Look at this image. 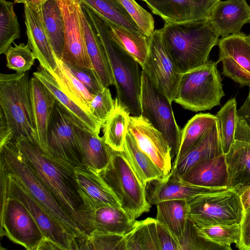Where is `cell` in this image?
<instances>
[{
  "label": "cell",
  "instance_id": "cell-51",
  "mask_svg": "<svg viewBox=\"0 0 250 250\" xmlns=\"http://www.w3.org/2000/svg\"><path fill=\"white\" fill-rule=\"evenodd\" d=\"M238 115L242 117L250 127V101L248 97L238 110Z\"/></svg>",
  "mask_w": 250,
  "mask_h": 250
},
{
  "label": "cell",
  "instance_id": "cell-47",
  "mask_svg": "<svg viewBox=\"0 0 250 250\" xmlns=\"http://www.w3.org/2000/svg\"><path fill=\"white\" fill-rule=\"evenodd\" d=\"M63 62L92 95H95L104 88V86L94 68L76 66Z\"/></svg>",
  "mask_w": 250,
  "mask_h": 250
},
{
  "label": "cell",
  "instance_id": "cell-35",
  "mask_svg": "<svg viewBox=\"0 0 250 250\" xmlns=\"http://www.w3.org/2000/svg\"><path fill=\"white\" fill-rule=\"evenodd\" d=\"M55 58L57 67L54 71H49L54 76L63 91L78 104L91 113L89 105L94 96L70 72L61 59L55 55Z\"/></svg>",
  "mask_w": 250,
  "mask_h": 250
},
{
  "label": "cell",
  "instance_id": "cell-12",
  "mask_svg": "<svg viewBox=\"0 0 250 250\" xmlns=\"http://www.w3.org/2000/svg\"><path fill=\"white\" fill-rule=\"evenodd\" d=\"M76 120L56 100L47 130L45 152L75 168H82L74 128Z\"/></svg>",
  "mask_w": 250,
  "mask_h": 250
},
{
  "label": "cell",
  "instance_id": "cell-10",
  "mask_svg": "<svg viewBox=\"0 0 250 250\" xmlns=\"http://www.w3.org/2000/svg\"><path fill=\"white\" fill-rule=\"evenodd\" d=\"M0 223L1 237L6 236L27 250H43L48 241L26 206L17 198L7 196L1 206Z\"/></svg>",
  "mask_w": 250,
  "mask_h": 250
},
{
  "label": "cell",
  "instance_id": "cell-6",
  "mask_svg": "<svg viewBox=\"0 0 250 250\" xmlns=\"http://www.w3.org/2000/svg\"><path fill=\"white\" fill-rule=\"evenodd\" d=\"M224 95L217 62L208 60L182 73L174 101L184 109L197 112L220 105Z\"/></svg>",
  "mask_w": 250,
  "mask_h": 250
},
{
  "label": "cell",
  "instance_id": "cell-17",
  "mask_svg": "<svg viewBox=\"0 0 250 250\" xmlns=\"http://www.w3.org/2000/svg\"><path fill=\"white\" fill-rule=\"evenodd\" d=\"M128 131L166 178L172 168V158L171 147L162 133L142 115L130 116Z\"/></svg>",
  "mask_w": 250,
  "mask_h": 250
},
{
  "label": "cell",
  "instance_id": "cell-46",
  "mask_svg": "<svg viewBox=\"0 0 250 250\" xmlns=\"http://www.w3.org/2000/svg\"><path fill=\"white\" fill-rule=\"evenodd\" d=\"M115 105L109 89L104 88L94 96L90 103V112L102 125V126L112 110Z\"/></svg>",
  "mask_w": 250,
  "mask_h": 250
},
{
  "label": "cell",
  "instance_id": "cell-21",
  "mask_svg": "<svg viewBox=\"0 0 250 250\" xmlns=\"http://www.w3.org/2000/svg\"><path fill=\"white\" fill-rule=\"evenodd\" d=\"M209 21L219 36L239 33L245 24L250 23V6L246 0H220Z\"/></svg>",
  "mask_w": 250,
  "mask_h": 250
},
{
  "label": "cell",
  "instance_id": "cell-16",
  "mask_svg": "<svg viewBox=\"0 0 250 250\" xmlns=\"http://www.w3.org/2000/svg\"><path fill=\"white\" fill-rule=\"evenodd\" d=\"M64 24V42L61 60L73 65L93 68L88 55L79 12L80 0H57Z\"/></svg>",
  "mask_w": 250,
  "mask_h": 250
},
{
  "label": "cell",
  "instance_id": "cell-25",
  "mask_svg": "<svg viewBox=\"0 0 250 250\" xmlns=\"http://www.w3.org/2000/svg\"><path fill=\"white\" fill-rule=\"evenodd\" d=\"M223 153L218 120L177 162L172 165L170 172L180 178L198 162Z\"/></svg>",
  "mask_w": 250,
  "mask_h": 250
},
{
  "label": "cell",
  "instance_id": "cell-55",
  "mask_svg": "<svg viewBox=\"0 0 250 250\" xmlns=\"http://www.w3.org/2000/svg\"><path fill=\"white\" fill-rule=\"evenodd\" d=\"M248 37H249V38L250 39V33L249 35H248Z\"/></svg>",
  "mask_w": 250,
  "mask_h": 250
},
{
  "label": "cell",
  "instance_id": "cell-9",
  "mask_svg": "<svg viewBox=\"0 0 250 250\" xmlns=\"http://www.w3.org/2000/svg\"><path fill=\"white\" fill-rule=\"evenodd\" d=\"M140 103L142 115L164 135L174 160L180 147L181 130L175 121L171 102L155 88L143 70Z\"/></svg>",
  "mask_w": 250,
  "mask_h": 250
},
{
  "label": "cell",
  "instance_id": "cell-50",
  "mask_svg": "<svg viewBox=\"0 0 250 250\" xmlns=\"http://www.w3.org/2000/svg\"><path fill=\"white\" fill-rule=\"evenodd\" d=\"M234 140L250 143V127L245 120L239 116L237 120Z\"/></svg>",
  "mask_w": 250,
  "mask_h": 250
},
{
  "label": "cell",
  "instance_id": "cell-13",
  "mask_svg": "<svg viewBox=\"0 0 250 250\" xmlns=\"http://www.w3.org/2000/svg\"><path fill=\"white\" fill-rule=\"evenodd\" d=\"M6 175L7 196L17 198L22 202L47 240L59 250H77L75 237L33 198L16 177L7 173Z\"/></svg>",
  "mask_w": 250,
  "mask_h": 250
},
{
  "label": "cell",
  "instance_id": "cell-29",
  "mask_svg": "<svg viewBox=\"0 0 250 250\" xmlns=\"http://www.w3.org/2000/svg\"><path fill=\"white\" fill-rule=\"evenodd\" d=\"M75 171L80 193L98 205L122 207L116 195L100 174L82 168H75Z\"/></svg>",
  "mask_w": 250,
  "mask_h": 250
},
{
  "label": "cell",
  "instance_id": "cell-48",
  "mask_svg": "<svg viewBox=\"0 0 250 250\" xmlns=\"http://www.w3.org/2000/svg\"><path fill=\"white\" fill-rule=\"evenodd\" d=\"M157 230L160 250H180L178 240L157 221Z\"/></svg>",
  "mask_w": 250,
  "mask_h": 250
},
{
  "label": "cell",
  "instance_id": "cell-43",
  "mask_svg": "<svg viewBox=\"0 0 250 250\" xmlns=\"http://www.w3.org/2000/svg\"><path fill=\"white\" fill-rule=\"evenodd\" d=\"M14 44L15 46H11L4 54L6 66L17 73L26 72L31 68L36 57L28 43Z\"/></svg>",
  "mask_w": 250,
  "mask_h": 250
},
{
  "label": "cell",
  "instance_id": "cell-7",
  "mask_svg": "<svg viewBox=\"0 0 250 250\" xmlns=\"http://www.w3.org/2000/svg\"><path fill=\"white\" fill-rule=\"evenodd\" d=\"M188 218L197 228L240 224L244 208L239 194L227 188L187 200Z\"/></svg>",
  "mask_w": 250,
  "mask_h": 250
},
{
  "label": "cell",
  "instance_id": "cell-26",
  "mask_svg": "<svg viewBox=\"0 0 250 250\" xmlns=\"http://www.w3.org/2000/svg\"><path fill=\"white\" fill-rule=\"evenodd\" d=\"M79 12L87 52L93 68L104 87L114 85V80L105 51L98 33L80 1Z\"/></svg>",
  "mask_w": 250,
  "mask_h": 250
},
{
  "label": "cell",
  "instance_id": "cell-30",
  "mask_svg": "<svg viewBox=\"0 0 250 250\" xmlns=\"http://www.w3.org/2000/svg\"><path fill=\"white\" fill-rule=\"evenodd\" d=\"M132 168L146 187L153 180H163L165 177L152 160L138 147L133 135L128 131L122 151Z\"/></svg>",
  "mask_w": 250,
  "mask_h": 250
},
{
  "label": "cell",
  "instance_id": "cell-15",
  "mask_svg": "<svg viewBox=\"0 0 250 250\" xmlns=\"http://www.w3.org/2000/svg\"><path fill=\"white\" fill-rule=\"evenodd\" d=\"M223 74L241 86H250V39L244 33L221 37L218 43Z\"/></svg>",
  "mask_w": 250,
  "mask_h": 250
},
{
  "label": "cell",
  "instance_id": "cell-3",
  "mask_svg": "<svg viewBox=\"0 0 250 250\" xmlns=\"http://www.w3.org/2000/svg\"><path fill=\"white\" fill-rule=\"evenodd\" d=\"M161 33L167 50L181 73L205 63L219 40L209 20L165 22Z\"/></svg>",
  "mask_w": 250,
  "mask_h": 250
},
{
  "label": "cell",
  "instance_id": "cell-41",
  "mask_svg": "<svg viewBox=\"0 0 250 250\" xmlns=\"http://www.w3.org/2000/svg\"><path fill=\"white\" fill-rule=\"evenodd\" d=\"M221 145L224 154L227 153L234 141L238 118L237 103L235 98L228 101L217 112Z\"/></svg>",
  "mask_w": 250,
  "mask_h": 250
},
{
  "label": "cell",
  "instance_id": "cell-19",
  "mask_svg": "<svg viewBox=\"0 0 250 250\" xmlns=\"http://www.w3.org/2000/svg\"><path fill=\"white\" fill-rule=\"evenodd\" d=\"M41 0L24 4L28 42L43 68L51 71L57 67L54 52L45 29L41 11Z\"/></svg>",
  "mask_w": 250,
  "mask_h": 250
},
{
  "label": "cell",
  "instance_id": "cell-39",
  "mask_svg": "<svg viewBox=\"0 0 250 250\" xmlns=\"http://www.w3.org/2000/svg\"><path fill=\"white\" fill-rule=\"evenodd\" d=\"M20 26L14 11L13 4L6 0H0V54L6 51L20 38Z\"/></svg>",
  "mask_w": 250,
  "mask_h": 250
},
{
  "label": "cell",
  "instance_id": "cell-36",
  "mask_svg": "<svg viewBox=\"0 0 250 250\" xmlns=\"http://www.w3.org/2000/svg\"><path fill=\"white\" fill-rule=\"evenodd\" d=\"M125 247L126 250H160L156 219L136 220L133 228L125 234Z\"/></svg>",
  "mask_w": 250,
  "mask_h": 250
},
{
  "label": "cell",
  "instance_id": "cell-4",
  "mask_svg": "<svg viewBox=\"0 0 250 250\" xmlns=\"http://www.w3.org/2000/svg\"><path fill=\"white\" fill-rule=\"evenodd\" d=\"M28 72L0 74V146L24 136L37 141Z\"/></svg>",
  "mask_w": 250,
  "mask_h": 250
},
{
  "label": "cell",
  "instance_id": "cell-20",
  "mask_svg": "<svg viewBox=\"0 0 250 250\" xmlns=\"http://www.w3.org/2000/svg\"><path fill=\"white\" fill-rule=\"evenodd\" d=\"M74 128L81 155L82 168L100 174L110 162L113 150L105 143L104 137H100L77 120Z\"/></svg>",
  "mask_w": 250,
  "mask_h": 250
},
{
  "label": "cell",
  "instance_id": "cell-27",
  "mask_svg": "<svg viewBox=\"0 0 250 250\" xmlns=\"http://www.w3.org/2000/svg\"><path fill=\"white\" fill-rule=\"evenodd\" d=\"M33 76L41 81L52 93L56 100L84 126L99 135L102 125L85 108L78 104L61 88L52 74L40 65Z\"/></svg>",
  "mask_w": 250,
  "mask_h": 250
},
{
  "label": "cell",
  "instance_id": "cell-22",
  "mask_svg": "<svg viewBox=\"0 0 250 250\" xmlns=\"http://www.w3.org/2000/svg\"><path fill=\"white\" fill-rule=\"evenodd\" d=\"M227 188H211L191 185L170 172L163 180H153L146 186V199L150 205L173 199L188 200L198 195Z\"/></svg>",
  "mask_w": 250,
  "mask_h": 250
},
{
  "label": "cell",
  "instance_id": "cell-42",
  "mask_svg": "<svg viewBox=\"0 0 250 250\" xmlns=\"http://www.w3.org/2000/svg\"><path fill=\"white\" fill-rule=\"evenodd\" d=\"M199 235L205 239L231 250V245L235 244L238 249L241 239L240 224L229 225H216L197 228Z\"/></svg>",
  "mask_w": 250,
  "mask_h": 250
},
{
  "label": "cell",
  "instance_id": "cell-14",
  "mask_svg": "<svg viewBox=\"0 0 250 250\" xmlns=\"http://www.w3.org/2000/svg\"><path fill=\"white\" fill-rule=\"evenodd\" d=\"M81 196L83 204L75 221L86 235L94 230L126 234L133 228L136 220L122 207L98 205Z\"/></svg>",
  "mask_w": 250,
  "mask_h": 250
},
{
  "label": "cell",
  "instance_id": "cell-49",
  "mask_svg": "<svg viewBox=\"0 0 250 250\" xmlns=\"http://www.w3.org/2000/svg\"><path fill=\"white\" fill-rule=\"evenodd\" d=\"M240 225L241 239L238 249L250 250V208L244 210Z\"/></svg>",
  "mask_w": 250,
  "mask_h": 250
},
{
  "label": "cell",
  "instance_id": "cell-24",
  "mask_svg": "<svg viewBox=\"0 0 250 250\" xmlns=\"http://www.w3.org/2000/svg\"><path fill=\"white\" fill-rule=\"evenodd\" d=\"M180 180L211 188H228V172L225 154L202 160L192 166Z\"/></svg>",
  "mask_w": 250,
  "mask_h": 250
},
{
  "label": "cell",
  "instance_id": "cell-8",
  "mask_svg": "<svg viewBox=\"0 0 250 250\" xmlns=\"http://www.w3.org/2000/svg\"><path fill=\"white\" fill-rule=\"evenodd\" d=\"M100 175L112 189L122 208L133 219L149 211L146 187L132 168L122 151L113 150L108 166Z\"/></svg>",
  "mask_w": 250,
  "mask_h": 250
},
{
  "label": "cell",
  "instance_id": "cell-23",
  "mask_svg": "<svg viewBox=\"0 0 250 250\" xmlns=\"http://www.w3.org/2000/svg\"><path fill=\"white\" fill-rule=\"evenodd\" d=\"M29 91L38 143L45 151L47 130L56 99L46 86L34 76L29 80Z\"/></svg>",
  "mask_w": 250,
  "mask_h": 250
},
{
  "label": "cell",
  "instance_id": "cell-2",
  "mask_svg": "<svg viewBox=\"0 0 250 250\" xmlns=\"http://www.w3.org/2000/svg\"><path fill=\"white\" fill-rule=\"evenodd\" d=\"M84 9L101 41L114 80L117 98L133 116H140L141 65L116 40L107 23L88 8Z\"/></svg>",
  "mask_w": 250,
  "mask_h": 250
},
{
  "label": "cell",
  "instance_id": "cell-37",
  "mask_svg": "<svg viewBox=\"0 0 250 250\" xmlns=\"http://www.w3.org/2000/svg\"><path fill=\"white\" fill-rule=\"evenodd\" d=\"M217 120L216 116L200 113L188 120L181 130L180 147L173 164L182 158Z\"/></svg>",
  "mask_w": 250,
  "mask_h": 250
},
{
  "label": "cell",
  "instance_id": "cell-40",
  "mask_svg": "<svg viewBox=\"0 0 250 250\" xmlns=\"http://www.w3.org/2000/svg\"><path fill=\"white\" fill-rule=\"evenodd\" d=\"M76 244L77 250H126L125 234L94 230Z\"/></svg>",
  "mask_w": 250,
  "mask_h": 250
},
{
  "label": "cell",
  "instance_id": "cell-45",
  "mask_svg": "<svg viewBox=\"0 0 250 250\" xmlns=\"http://www.w3.org/2000/svg\"><path fill=\"white\" fill-rule=\"evenodd\" d=\"M142 32L149 38L155 31L152 15L135 0H119Z\"/></svg>",
  "mask_w": 250,
  "mask_h": 250
},
{
  "label": "cell",
  "instance_id": "cell-34",
  "mask_svg": "<svg viewBox=\"0 0 250 250\" xmlns=\"http://www.w3.org/2000/svg\"><path fill=\"white\" fill-rule=\"evenodd\" d=\"M104 21L143 34L119 0H80Z\"/></svg>",
  "mask_w": 250,
  "mask_h": 250
},
{
  "label": "cell",
  "instance_id": "cell-28",
  "mask_svg": "<svg viewBox=\"0 0 250 250\" xmlns=\"http://www.w3.org/2000/svg\"><path fill=\"white\" fill-rule=\"evenodd\" d=\"M228 172V188L236 190L250 187V143L234 140L225 154Z\"/></svg>",
  "mask_w": 250,
  "mask_h": 250
},
{
  "label": "cell",
  "instance_id": "cell-31",
  "mask_svg": "<svg viewBox=\"0 0 250 250\" xmlns=\"http://www.w3.org/2000/svg\"><path fill=\"white\" fill-rule=\"evenodd\" d=\"M156 205V220L168 229L178 241L184 233L188 219L189 209L187 200H165Z\"/></svg>",
  "mask_w": 250,
  "mask_h": 250
},
{
  "label": "cell",
  "instance_id": "cell-11",
  "mask_svg": "<svg viewBox=\"0 0 250 250\" xmlns=\"http://www.w3.org/2000/svg\"><path fill=\"white\" fill-rule=\"evenodd\" d=\"M142 69L155 88L173 102L182 73L164 44L161 29L155 30L149 37L148 52Z\"/></svg>",
  "mask_w": 250,
  "mask_h": 250
},
{
  "label": "cell",
  "instance_id": "cell-33",
  "mask_svg": "<svg viewBox=\"0 0 250 250\" xmlns=\"http://www.w3.org/2000/svg\"><path fill=\"white\" fill-rule=\"evenodd\" d=\"M43 24L54 54L61 59L64 42V24L62 14L57 0H41Z\"/></svg>",
  "mask_w": 250,
  "mask_h": 250
},
{
  "label": "cell",
  "instance_id": "cell-18",
  "mask_svg": "<svg viewBox=\"0 0 250 250\" xmlns=\"http://www.w3.org/2000/svg\"><path fill=\"white\" fill-rule=\"evenodd\" d=\"M220 0H144L152 13L165 22L209 20Z\"/></svg>",
  "mask_w": 250,
  "mask_h": 250
},
{
  "label": "cell",
  "instance_id": "cell-54",
  "mask_svg": "<svg viewBox=\"0 0 250 250\" xmlns=\"http://www.w3.org/2000/svg\"><path fill=\"white\" fill-rule=\"evenodd\" d=\"M248 99H249L250 101V91H249V95L248 96Z\"/></svg>",
  "mask_w": 250,
  "mask_h": 250
},
{
  "label": "cell",
  "instance_id": "cell-1",
  "mask_svg": "<svg viewBox=\"0 0 250 250\" xmlns=\"http://www.w3.org/2000/svg\"><path fill=\"white\" fill-rule=\"evenodd\" d=\"M13 143L20 154L76 222L77 213L83 201L76 180L75 168L44 151L36 140L21 136Z\"/></svg>",
  "mask_w": 250,
  "mask_h": 250
},
{
  "label": "cell",
  "instance_id": "cell-53",
  "mask_svg": "<svg viewBox=\"0 0 250 250\" xmlns=\"http://www.w3.org/2000/svg\"><path fill=\"white\" fill-rule=\"evenodd\" d=\"M35 0H14L15 3H20L24 4L27 2H31Z\"/></svg>",
  "mask_w": 250,
  "mask_h": 250
},
{
  "label": "cell",
  "instance_id": "cell-5",
  "mask_svg": "<svg viewBox=\"0 0 250 250\" xmlns=\"http://www.w3.org/2000/svg\"><path fill=\"white\" fill-rule=\"evenodd\" d=\"M0 167L16 177L28 192L76 239L86 236L20 154L14 143L0 146Z\"/></svg>",
  "mask_w": 250,
  "mask_h": 250
},
{
  "label": "cell",
  "instance_id": "cell-52",
  "mask_svg": "<svg viewBox=\"0 0 250 250\" xmlns=\"http://www.w3.org/2000/svg\"><path fill=\"white\" fill-rule=\"evenodd\" d=\"M237 190L239 194L244 210L250 208V187Z\"/></svg>",
  "mask_w": 250,
  "mask_h": 250
},
{
  "label": "cell",
  "instance_id": "cell-32",
  "mask_svg": "<svg viewBox=\"0 0 250 250\" xmlns=\"http://www.w3.org/2000/svg\"><path fill=\"white\" fill-rule=\"evenodd\" d=\"M114 102V109L102 126L103 137L113 150L123 151L130 114L117 98Z\"/></svg>",
  "mask_w": 250,
  "mask_h": 250
},
{
  "label": "cell",
  "instance_id": "cell-44",
  "mask_svg": "<svg viewBox=\"0 0 250 250\" xmlns=\"http://www.w3.org/2000/svg\"><path fill=\"white\" fill-rule=\"evenodd\" d=\"M178 242L180 250H227L224 247L201 236L197 227L189 218L184 233Z\"/></svg>",
  "mask_w": 250,
  "mask_h": 250
},
{
  "label": "cell",
  "instance_id": "cell-38",
  "mask_svg": "<svg viewBox=\"0 0 250 250\" xmlns=\"http://www.w3.org/2000/svg\"><path fill=\"white\" fill-rule=\"evenodd\" d=\"M106 22L117 42L138 62L142 68L148 52L149 38L144 34Z\"/></svg>",
  "mask_w": 250,
  "mask_h": 250
},
{
  "label": "cell",
  "instance_id": "cell-56",
  "mask_svg": "<svg viewBox=\"0 0 250 250\" xmlns=\"http://www.w3.org/2000/svg\"><path fill=\"white\" fill-rule=\"evenodd\" d=\"M142 0L143 1L144 0Z\"/></svg>",
  "mask_w": 250,
  "mask_h": 250
}]
</instances>
